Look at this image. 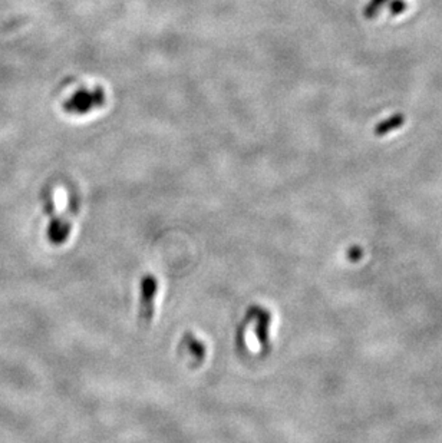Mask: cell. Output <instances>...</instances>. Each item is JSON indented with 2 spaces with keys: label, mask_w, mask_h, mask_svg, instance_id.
Masks as SVG:
<instances>
[{
  "label": "cell",
  "mask_w": 442,
  "mask_h": 443,
  "mask_svg": "<svg viewBox=\"0 0 442 443\" xmlns=\"http://www.w3.org/2000/svg\"><path fill=\"white\" fill-rule=\"evenodd\" d=\"M180 353H186V356L191 359L194 366L200 365L206 359V346L198 340L193 333H186L179 346Z\"/></svg>",
  "instance_id": "277c9868"
},
{
  "label": "cell",
  "mask_w": 442,
  "mask_h": 443,
  "mask_svg": "<svg viewBox=\"0 0 442 443\" xmlns=\"http://www.w3.org/2000/svg\"><path fill=\"white\" fill-rule=\"evenodd\" d=\"M407 121V117L401 112H396L393 115H391L389 118H386L385 121L379 122L377 126H375L373 132L377 137H386L388 134H391V132L400 129L401 126H404Z\"/></svg>",
  "instance_id": "5b68a950"
},
{
  "label": "cell",
  "mask_w": 442,
  "mask_h": 443,
  "mask_svg": "<svg viewBox=\"0 0 442 443\" xmlns=\"http://www.w3.org/2000/svg\"><path fill=\"white\" fill-rule=\"evenodd\" d=\"M247 313L252 315V317L256 320V326H254V333L257 336L259 343L261 344L263 349H269L270 343H269V327L272 323V315L268 312V310L261 308L260 306H253Z\"/></svg>",
  "instance_id": "3957f363"
},
{
  "label": "cell",
  "mask_w": 442,
  "mask_h": 443,
  "mask_svg": "<svg viewBox=\"0 0 442 443\" xmlns=\"http://www.w3.org/2000/svg\"><path fill=\"white\" fill-rule=\"evenodd\" d=\"M141 296H140V312L138 319L142 326H148L154 317V301H156L158 281L154 276H145L140 284Z\"/></svg>",
  "instance_id": "7a4b0ae2"
},
{
  "label": "cell",
  "mask_w": 442,
  "mask_h": 443,
  "mask_svg": "<svg viewBox=\"0 0 442 443\" xmlns=\"http://www.w3.org/2000/svg\"><path fill=\"white\" fill-rule=\"evenodd\" d=\"M408 8V3L405 2V0H391V5H389V13L392 16H396V15H401L407 10Z\"/></svg>",
  "instance_id": "52a82bcc"
},
{
  "label": "cell",
  "mask_w": 442,
  "mask_h": 443,
  "mask_svg": "<svg viewBox=\"0 0 442 443\" xmlns=\"http://www.w3.org/2000/svg\"><path fill=\"white\" fill-rule=\"evenodd\" d=\"M106 95L102 87H82L66 99L63 108L71 115H88L105 105Z\"/></svg>",
  "instance_id": "6da1fadb"
},
{
  "label": "cell",
  "mask_w": 442,
  "mask_h": 443,
  "mask_svg": "<svg viewBox=\"0 0 442 443\" xmlns=\"http://www.w3.org/2000/svg\"><path fill=\"white\" fill-rule=\"evenodd\" d=\"M388 2H391V0H370L363 9V16L366 19H375Z\"/></svg>",
  "instance_id": "8992f818"
}]
</instances>
